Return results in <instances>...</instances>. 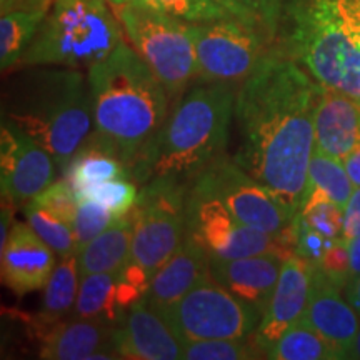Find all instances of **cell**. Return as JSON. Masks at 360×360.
Wrapping results in <instances>:
<instances>
[{
  "label": "cell",
  "mask_w": 360,
  "mask_h": 360,
  "mask_svg": "<svg viewBox=\"0 0 360 360\" xmlns=\"http://www.w3.org/2000/svg\"><path fill=\"white\" fill-rule=\"evenodd\" d=\"M322 85L272 45L237 89L233 117L240 135L233 159L299 214L315 148L314 117Z\"/></svg>",
  "instance_id": "6da1fadb"
},
{
  "label": "cell",
  "mask_w": 360,
  "mask_h": 360,
  "mask_svg": "<svg viewBox=\"0 0 360 360\" xmlns=\"http://www.w3.org/2000/svg\"><path fill=\"white\" fill-rule=\"evenodd\" d=\"M94 134L132 169L169 115V94L132 45L122 42L87 74Z\"/></svg>",
  "instance_id": "7a4b0ae2"
},
{
  "label": "cell",
  "mask_w": 360,
  "mask_h": 360,
  "mask_svg": "<svg viewBox=\"0 0 360 360\" xmlns=\"http://www.w3.org/2000/svg\"><path fill=\"white\" fill-rule=\"evenodd\" d=\"M233 84H204L188 90L175 103L154 141L130 169L137 186L155 179H177L192 184L224 155L236 110Z\"/></svg>",
  "instance_id": "3957f363"
},
{
  "label": "cell",
  "mask_w": 360,
  "mask_h": 360,
  "mask_svg": "<svg viewBox=\"0 0 360 360\" xmlns=\"http://www.w3.org/2000/svg\"><path fill=\"white\" fill-rule=\"evenodd\" d=\"M2 117L53 157L65 172L94 130L89 80L77 69L17 72L4 84Z\"/></svg>",
  "instance_id": "277c9868"
},
{
  "label": "cell",
  "mask_w": 360,
  "mask_h": 360,
  "mask_svg": "<svg viewBox=\"0 0 360 360\" xmlns=\"http://www.w3.org/2000/svg\"><path fill=\"white\" fill-rule=\"evenodd\" d=\"M276 45L322 87L360 101V51L340 29L330 0H287Z\"/></svg>",
  "instance_id": "5b68a950"
},
{
  "label": "cell",
  "mask_w": 360,
  "mask_h": 360,
  "mask_svg": "<svg viewBox=\"0 0 360 360\" xmlns=\"http://www.w3.org/2000/svg\"><path fill=\"white\" fill-rule=\"evenodd\" d=\"M122 29L107 0H53L17 67L89 70L125 42Z\"/></svg>",
  "instance_id": "8992f818"
},
{
  "label": "cell",
  "mask_w": 360,
  "mask_h": 360,
  "mask_svg": "<svg viewBox=\"0 0 360 360\" xmlns=\"http://www.w3.org/2000/svg\"><path fill=\"white\" fill-rule=\"evenodd\" d=\"M114 12L132 47L159 77L170 101L179 98L199 75L187 22L132 4L117 7Z\"/></svg>",
  "instance_id": "52a82bcc"
},
{
  "label": "cell",
  "mask_w": 360,
  "mask_h": 360,
  "mask_svg": "<svg viewBox=\"0 0 360 360\" xmlns=\"http://www.w3.org/2000/svg\"><path fill=\"white\" fill-rule=\"evenodd\" d=\"M188 187V182L164 177L142 186L139 193L129 262L139 265L150 278L186 237Z\"/></svg>",
  "instance_id": "ba28073f"
},
{
  "label": "cell",
  "mask_w": 360,
  "mask_h": 360,
  "mask_svg": "<svg viewBox=\"0 0 360 360\" xmlns=\"http://www.w3.org/2000/svg\"><path fill=\"white\" fill-rule=\"evenodd\" d=\"M160 315L180 342L250 339L262 319L259 309L231 294L212 276L197 283Z\"/></svg>",
  "instance_id": "9c48e42d"
},
{
  "label": "cell",
  "mask_w": 360,
  "mask_h": 360,
  "mask_svg": "<svg viewBox=\"0 0 360 360\" xmlns=\"http://www.w3.org/2000/svg\"><path fill=\"white\" fill-rule=\"evenodd\" d=\"M187 24L202 84H242L259 69L274 45L262 29L236 17Z\"/></svg>",
  "instance_id": "30bf717a"
},
{
  "label": "cell",
  "mask_w": 360,
  "mask_h": 360,
  "mask_svg": "<svg viewBox=\"0 0 360 360\" xmlns=\"http://www.w3.org/2000/svg\"><path fill=\"white\" fill-rule=\"evenodd\" d=\"M191 191L214 197L238 222L274 236L282 233L294 220L267 187L225 154L193 179Z\"/></svg>",
  "instance_id": "8fae6325"
},
{
  "label": "cell",
  "mask_w": 360,
  "mask_h": 360,
  "mask_svg": "<svg viewBox=\"0 0 360 360\" xmlns=\"http://www.w3.org/2000/svg\"><path fill=\"white\" fill-rule=\"evenodd\" d=\"M186 233L207 252L209 259L232 260L250 255L281 252L290 257L295 252L281 233L274 236L238 222L227 207L214 197L191 191L187 193Z\"/></svg>",
  "instance_id": "7c38bea8"
},
{
  "label": "cell",
  "mask_w": 360,
  "mask_h": 360,
  "mask_svg": "<svg viewBox=\"0 0 360 360\" xmlns=\"http://www.w3.org/2000/svg\"><path fill=\"white\" fill-rule=\"evenodd\" d=\"M57 164L45 148L7 119H0V187L2 199L24 204L56 179Z\"/></svg>",
  "instance_id": "4fadbf2b"
},
{
  "label": "cell",
  "mask_w": 360,
  "mask_h": 360,
  "mask_svg": "<svg viewBox=\"0 0 360 360\" xmlns=\"http://www.w3.org/2000/svg\"><path fill=\"white\" fill-rule=\"evenodd\" d=\"M314 269L315 264L297 254L290 255L283 262L281 277L270 297L267 309L260 319L257 330L252 335V340L262 355L270 345L281 339L287 328L304 317Z\"/></svg>",
  "instance_id": "5bb4252c"
},
{
  "label": "cell",
  "mask_w": 360,
  "mask_h": 360,
  "mask_svg": "<svg viewBox=\"0 0 360 360\" xmlns=\"http://www.w3.org/2000/svg\"><path fill=\"white\" fill-rule=\"evenodd\" d=\"M56 255L29 224H13L7 242L0 247L2 283L17 297L44 289L57 265Z\"/></svg>",
  "instance_id": "9a60e30c"
},
{
  "label": "cell",
  "mask_w": 360,
  "mask_h": 360,
  "mask_svg": "<svg viewBox=\"0 0 360 360\" xmlns=\"http://www.w3.org/2000/svg\"><path fill=\"white\" fill-rule=\"evenodd\" d=\"M117 352L130 360H177L182 342L159 312L146 300L134 304L115 326Z\"/></svg>",
  "instance_id": "2e32d148"
},
{
  "label": "cell",
  "mask_w": 360,
  "mask_h": 360,
  "mask_svg": "<svg viewBox=\"0 0 360 360\" xmlns=\"http://www.w3.org/2000/svg\"><path fill=\"white\" fill-rule=\"evenodd\" d=\"M340 290V287L315 265L302 319L339 352L340 359H347L360 328V317L349 300L342 297Z\"/></svg>",
  "instance_id": "e0dca14e"
},
{
  "label": "cell",
  "mask_w": 360,
  "mask_h": 360,
  "mask_svg": "<svg viewBox=\"0 0 360 360\" xmlns=\"http://www.w3.org/2000/svg\"><path fill=\"white\" fill-rule=\"evenodd\" d=\"M115 326L97 319H69L42 335L39 357L47 360L122 359L114 342Z\"/></svg>",
  "instance_id": "ac0fdd59"
},
{
  "label": "cell",
  "mask_w": 360,
  "mask_h": 360,
  "mask_svg": "<svg viewBox=\"0 0 360 360\" xmlns=\"http://www.w3.org/2000/svg\"><path fill=\"white\" fill-rule=\"evenodd\" d=\"M287 259L281 252L232 260L210 259V276L231 294L254 305L264 315Z\"/></svg>",
  "instance_id": "d6986e66"
},
{
  "label": "cell",
  "mask_w": 360,
  "mask_h": 360,
  "mask_svg": "<svg viewBox=\"0 0 360 360\" xmlns=\"http://www.w3.org/2000/svg\"><path fill=\"white\" fill-rule=\"evenodd\" d=\"M315 148L344 160L360 143V101L322 87L314 117Z\"/></svg>",
  "instance_id": "ffe728a7"
},
{
  "label": "cell",
  "mask_w": 360,
  "mask_h": 360,
  "mask_svg": "<svg viewBox=\"0 0 360 360\" xmlns=\"http://www.w3.org/2000/svg\"><path fill=\"white\" fill-rule=\"evenodd\" d=\"M209 276V255L186 233L175 254L152 277L143 300L148 304V307L162 314Z\"/></svg>",
  "instance_id": "44dd1931"
},
{
  "label": "cell",
  "mask_w": 360,
  "mask_h": 360,
  "mask_svg": "<svg viewBox=\"0 0 360 360\" xmlns=\"http://www.w3.org/2000/svg\"><path fill=\"white\" fill-rule=\"evenodd\" d=\"M134 222L135 212L132 209L79 252L80 278L101 272L119 274L124 269L132 247Z\"/></svg>",
  "instance_id": "7402d4cb"
},
{
  "label": "cell",
  "mask_w": 360,
  "mask_h": 360,
  "mask_svg": "<svg viewBox=\"0 0 360 360\" xmlns=\"http://www.w3.org/2000/svg\"><path fill=\"white\" fill-rule=\"evenodd\" d=\"M120 177H130L129 167L109 143L94 134V130L64 172V179L74 192Z\"/></svg>",
  "instance_id": "603a6c76"
},
{
  "label": "cell",
  "mask_w": 360,
  "mask_h": 360,
  "mask_svg": "<svg viewBox=\"0 0 360 360\" xmlns=\"http://www.w3.org/2000/svg\"><path fill=\"white\" fill-rule=\"evenodd\" d=\"M80 272H79V254H70L60 257L56 269L49 277L44 287L42 309L35 315L34 326L42 335L52 326H56L74 310L75 300L79 295ZM40 335V337H42Z\"/></svg>",
  "instance_id": "cb8c5ba5"
},
{
  "label": "cell",
  "mask_w": 360,
  "mask_h": 360,
  "mask_svg": "<svg viewBox=\"0 0 360 360\" xmlns=\"http://www.w3.org/2000/svg\"><path fill=\"white\" fill-rule=\"evenodd\" d=\"M124 314L125 310L117 300V274H90L80 278L79 295L72 317L97 319L117 326Z\"/></svg>",
  "instance_id": "d4e9b609"
},
{
  "label": "cell",
  "mask_w": 360,
  "mask_h": 360,
  "mask_svg": "<svg viewBox=\"0 0 360 360\" xmlns=\"http://www.w3.org/2000/svg\"><path fill=\"white\" fill-rule=\"evenodd\" d=\"M264 359L274 360H339L340 355L315 328L300 319L287 328Z\"/></svg>",
  "instance_id": "484cf974"
},
{
  "label": "cell",
  "mask_w": 360,
  "mask_h": 360,
  "mask_svg": "<svg viewBox=\"0 0 360 360\" xmlns=\"http://www.w3.org/2000/svg\"><path fill=\"white\" fill-rule=\"evenodd\" d=\"M47 13L45 12H11L0 19V69L7 72L19 65L27 49Z\"/></svg>",
  "instance_id": "4316f807"
},
{
  "label": "cell",
  "mask_w": 360,
  "mask_h": 360,
  "mask_svg": "<svg viewBox=\"0 0 360 360\" xmlns=\"http://www.w3.org/2000/svg\"><path fill=\"white\" fill-rule=\"evenodd\" d=\"M312 188L322 191L326 195L330 197L337 205H340L342 209H344V207L347 205L350 195H352L355 186L352 184V180H350L342 160L314 148V154L310 157L309 164L305 193L312 191Z\"/></svg>",
  "instance_id": "83f0119b"
},
{
  "label": "cell",
  "mask_w": 360,
  "mask_h": 360,
  "mask_svg": "<svg viewBox=\"0 0 360 360\" xmlns=\"http://www.w3.org/2000/svg\"><path fill=\"white\" fill-rule=\"evenodd\" d=\"M24 215L30 229L42 238L58 257H65L70 254H79L77 238H75L74 227L65 224L64 220L56 217L44 207L29 200L24 207Z\"/></svg>",
  "instance_id": "f1b7e54d"
},
{
  "label": "cell",
  "mask_w": 360,
  "mask_h": 360,
  "mask_svg": "<svg viewBox=\"0 0 360 360\" xmlns=\"http://www.w3.org/2000/svg\"><path fill=\"white\" fill-rule=\"evenodd\" d=\"M264 359L250 339H200L182 342L184 360H252Z\"/></svg>",
  "instance_id": "f546056e"
},
{
  "label": "cell",
  "mask_w": 360,
  "mask_h": 360,
  "mask_svg": "<svg viewBox=\"0 0 360 360\" xmlns=\"http://www.w3.org/2000/svg\"><path fill=\"white\" fill-rule=\"evenodd\" d=\"M297 217L322 236L328 238H342L344 209L319 188H312L305 193L304 204Z\"/></svg>",
  "instance_id": "4dcf8cb0"
},
{
  "label": "cell",
  "mask_w": 360,
  "mask_h": 360,
  "mask_svg": "<svg viewBox=\"0 0 360 360\" xmlns=\"http://www.w3.org/2000/svg\"><path fill=\"white\" fill-rule=\"evenodd\" d=\"M139 186L130 177H120L96 184L75 192L77 200H94L109 209L117 219L129 214L139 200Z\"/></svg>",
  "instance_id": "1f68e13d"
},
{
  "label": "cell",
  "mask_w": 360,
  "mask_h": 360,
  "mask_svg": "<svg viewBox=\"0 0 360 360\" xmlns=\"http://www.w3.org/2000/svg\"><path fill=\"white\" fill-rule=\"evenodd\" d=\"M130 4L186 22H209L233 17L214 0H130Z\"/></svg>",
  "instance_id": "d6a6232c"
},
{
  "label": "cell",
  "mask_w": 360,
  "mask_h": 360,
  "mask_svg": "<svg viewBox=\"0 0 360 360\" xmlns=\"http://www.w3.org/2000/svg\"><path fill=\"white\" fill-rule=\"evenodd\" d=\"M117 220L114 214L109 209L97 204L94 200H82L79 202L77 212H75L74 219V232L75 238H77L79 252L94 240L97 236H101L103 231L110 227Z\"/></svg>",
  "instance_id": "836d02e7"
},
{
  "label": "cell",
  "mask_w": 360,
  "mask_h": 360,
  "mask_svg": "<svg viewBox=\"0 0 360 360\" xmlns=\"http://www.w3.org/2000/svg\"><path fill=\"white\" fill-rule=\"evenodd\" d=\"M35 204L44 207L45 210L52 212L56 217L64 220L65 224L74 225L75 212H77L79 200L75 195L74 188L67 180H58V182H52L45 191H42L39 195H35Z\"/></svg>",
  "instance_id": "e575fe53"
},
{
  "label": "cell",
  "mask_w": 360,
  "mask_h": 360,
  "mask_svg": "<svg viewBox=\"0 0 360 360\" xmlns=\"http://www.w3.org/2000/svg\"><path fill=\"white\" fill-rule=\"evenodd\" d=\"M292 227H294L295 236V254L310 260L315 265L321 262L326 252L334 245V242L339 240V238H328L322 236V233L315 232L314 229L305 225L297 215L292 220Z\"/></svg>",
  "instance_id": "d590c367"
},
{
  "label": "cell",
  "mask_w": 360,
  "mask_h": 360,
  "mask_svg": "<svg viewBox=\"0 0 360 360\" xmlns=\"http://www.w3.org/2000/svg\"><path fill=\"white\" fill-rule=\"evenodd\" d=\"M317 265L335 285L344 290L350 282V254L347 242L344 238L335 240Z\"/></svg>",
  "instance_id": "8d00e7d4"
},
{
  "label": "cell",
  "mask_w": 360,
  "mask_h": 360,
  "mask_svg": "<svg viewBox=\"0 0 360 360\" xmlns=\"http://www.w3.org/2000/svg\"><path fill=\"white\" fill-rule=\"evenodd\" d=\"M340 29L360 51V0H330Z\"/></svg>",
  "instance_id": "74e56055"
},
{
  "label": "cell",
  "mask_w": 360,
  "mask_h": 360,
  "mask_svg": "<svg viewBox=\"0 0 360 360\" xmlns=\"http://www.w3.org/2000/svg\"><path fill=\"white\" fill-rule=\"evenodd\" d=\"M254 2L255 11L259 13L260 24L265 35L272 44H276L278 27H281L283 7H285L287 0H252Z\"/></svg>",
  "instance_id": "f35d334b"
},
{
  "label": "cell",
  "mask_w": 360,
  "mask_h": 360,
  "mask_svg": "<svg viewBox=\"0 0 360 360\" xmlns=\"http://www.w3.org/2000/svg\"><path fill=\"white\" fill-rule=\"evenodd\" d=\"M360 233V187H355L352 195L344 207V231L342 238L345 242L352 240Z\"/></svg>",
  "instance_id": "ab89813d"
},
{
  "label": "cell",
  "mask_w": 360,
  "mask_h": 360,
  "mask_svg": "<svg viewBox=\"0 0 360 360\" xmlns=\"http://www.w3.org/2000/svg\"><path fill=\"white\" fill-rule=\"evenodd\" d=\"M53 0H0V13L11 12H45L51 11Z\"/></svg>",
  "instance_id": "60d3db41"
},
{
  "label": "cell",
  "mask_w": 360,
  "mask_h": 360,
  "mask_svg": "<svg viewBox=\"0 0 360 360\" xmlns=\"http://www.w3.org/2000/svg\"><path fill=\"white\" fill-rule=\"evenodd\" d=\"M214 2L219 4L220 7H224L227 12H231L236 19L242 20L244 24L250 25V27H257V29H262V24H260V19H259L257 13L252 12L250 8H247L245 6H242L238 0H214Z\"/></svg>",
  "instance_id": "b9f144b4"
},
{
  "label": "cell",
  "mask_w": 360,
  "mask_h": 360,
  "mask_svg": "<svg viewBox=\"0 0 360 360\" xmlns=\"http://www.w3.org/2000/svg\"><path fill=\"white\" fill-rule=\"evenodd\" d=\"M345 170H347L350 180L355 187H360V143L350 154L342 160Z\"/></svg>",
  "instance_id": "7bdbcfd3"
},
{
  "label": "cell",
  "mask_w": 360,
  "mask_h": 360,
  "mask_svg": "<svg viewBox=\"0 0 360 360\" xmlns=\"http://www.w3.org/2000/svg\"><path fill=\"white\" fill-rule=\"evenodd\" d=\"M350 254V281L360 276V233L347 242ZM349 285V283H347Z\"/></svg>",
  "instance_id": "ee69618b"
},
{
  "label": "cell",
  "mask_w": 360,
  "mask_h": 360,
  "mask_svg": "<svg viewBox=\"0 0 360 360\" xmlns=\"http://www.w3.org/2000/svg\"><path fill=\"white\" fill-rule=\"evenodd\" d=\"M344 292H345V299L349 300V304L352 305L354 310L360 317V276L355 277L354 281H350L349 285L344 289Z\"/></svg>",
  "instance_id": "f6af8a7d"
},
{
  "label": "cell",
  "mask_w": 360,
  "mask_h": 360,
  "mask_svg": "<svg viewBox=\"0 0 360 360\" xmlns=\"http://www.w3.org/2000/svg\"><path fill=\"white\" fill-rule=\"evenodd\" d=\"M347 359L360 360V328H359L357 337H355V340H354V344H352V349H350V352L347 355Z\"/></svg>",
  "instance_id": "bcb514c9"
},
{
  "label": "cell",
  "mask_w": 360,
  "mask_h": 360,
  "mask_svg": "<svg viewBox=\"0 0 360 360\" xmlns=\"http://www.w3.org/2000/svg\"><path fill=\"white\" fill-rule=\"evenodd\" d=\"M109 2V6L112 8H117V7H124V6H129L130 0H107Z\"/></svg>",
  "instance_id": "7dc6e473"
},
{
  "label": "cell",
  "mask_w": 360,
  "mask_h": 360,
  "mask_svg": "<svg viewBox=\"0 0 360 360\" xmlns=\"http://www.w3.org/2000/svg\"><path fill=\"white\" fill-rule=\"evenodd\" d=\"M238 2H240L242 6H245L247 8H250L252 12L257 13V11H255V7H254V2H252V0H238ZM257 15H259V13H257Z\"/></svg>",
  "instance_id": "c3c4849f"
}]
</instances>
